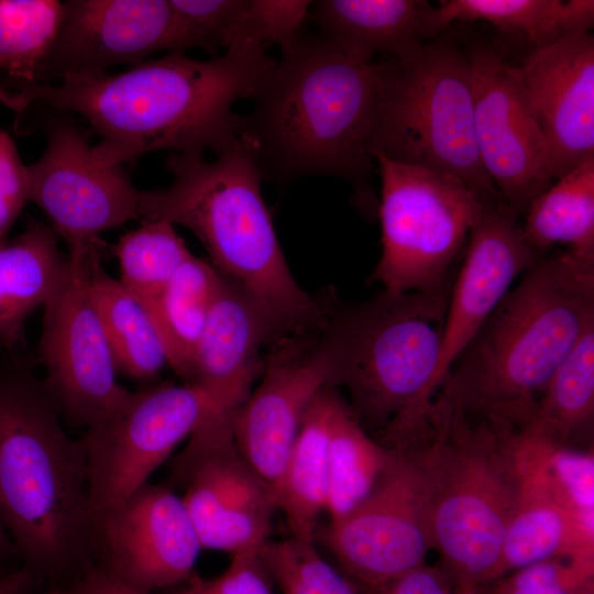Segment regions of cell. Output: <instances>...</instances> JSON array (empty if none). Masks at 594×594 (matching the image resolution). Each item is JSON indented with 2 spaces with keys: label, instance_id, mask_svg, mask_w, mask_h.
Segmentation results:
<instances>
[{
  "label": "cell",
  "instance_id": "1",
  "mask_svg": "<svg viewBox=\"0 0 594 594\" xmlns=\"http://www.w3.org/2000/svg\"><path fill=\"white\" fill-rule=\"evenodd\" d=\"M274 63L265 46L254 43L207 61L170 52L120 73L1 89L0 100L19 112L42 102L81 116L100 138L91 150L105 165L158 150L217 154L242 133L243 117L233 105L251 98Z\"/></svg>",
  "mask_w": 594,
  "mask_h": 594
},
{
  "label": "cell",
  "instance_id": "2",
  "mask_svg": "<svg viewBox=\"0 0 594 594\" xmlns=\"http://www.w3.org/2000/svg\"><path fill=\"white\" fill-rule=\"evenodd\" d=\"M243 117L263 179L288 185L305 176L348 182L361 208L374 216L370 138L382 62L352 55L305 34L280 50Z\"/></svg>",
  "mask_w": 594,
  "mask_h": 594
},
{
  "label": "cell",
  "instance_id": "3",
  "mask_svg": "<svg viewBox=\"0 0 594 594\" xmlns=\"http://www.w3.org/2000/svg\"><path fill=\"white\" fill-rule=\"evenodd\" d=\"M172 184L141 191L140 218L190 230L212 266L244 287L266 310L277 338L320 329L334 296L314 297L295 280L266 206L254 148L242 132L213 161L175 153L166 161Z\"/></svg>",
  "mask_w": 594,
  "mask_h": 594
},
{
  "label": "cell",
  "instance_id": "4",
  "mask_svg": "<svg viewBox=\"0 0 594 594\" xmlns=\"http://www.w3.org/2000/svg\"><path fill=\"white\" fill-rule=\"evenodd\" d=\"M400 448L415 458L432 548L454 588L502 579V544L529 448L527 430L472 414L440 387L427 420Z\"/></svg>",
  "mask_w": 594,
  "mask_h": 594
},
{
  "label": "cell",
  "instance_id": "5",
  "mask_svg": "<svg viewBox=\"0 0 594 594\" xmlns=\"http://www.w3.org/2000/svg\"><path fill=\"white\" fill-rule=\"evenodd\" d=\"M594 324V258L539 257L453 363L441 387L465 410L526 425L550 377Z\"/></svg>",
  "mask_w": 594,
  "mask_h": 594
},
{
  "label": "cell",
  "instance_id": "6",
  "mask_svg": "<svg viewBox=\"0 0 594 594\" xmlns=\"http://www.w3.org/2000/svg\"><path fill=\"white\" fill-rule=\"evenodd\" d=\"M59 414L43 382L0 377V520L28 562L47 572L92 542L85 449Z\"/></svg>",
  "mask_w": 594,
  "mask_h": 594
},
{
  "label": "cell",
  "instance_id": "7",
  "mask_svg": "<svg viewBox=\"0 0 594 594\" xmlns=\"http://www.w3.org/2000/svg\"><path fill=\"white\" fill-rule=\"evenodd\" d=\"M448 293L382 290L355 305L337 301L332 320L341 351L339 385L364 425L392 444L429 413L441 386Z\"/></svg>",
  "mask_w": 594,
  "mask_h": 594
},
{
  "label": "cell",
  "instance_id": "8",
  "mask_svg": "<svg viewBox=\"0 0 594 594\" xmlns=\"http://www.w3.org/2000/svg\"><path fill=\"white\" fill-rule=\"evenodd\" d=\"M370 152L452 175L484 201H503L476 146L469 57L450 43L428 41L382 62Z\"/></svg>",
  "mask_w": 594,
  "mask_h": 594
},
{
  "label": "cell",
  "instance_id": "9",
  "mask_svg": "<svg viewBox=\"0 0 594 594\" xmlns=\"http://www.w3.org/2000/svg\"><path fill=\"white\" fill-rule=\"evenodd\" d=\"M382 254L371 280L391 294L448 293L486 205L459 178L375 155ZM496 202V201H495Z\"/></svg>",
  "mask_w": 594,
  "mask_h": 594
},
{
  "label": "cell",
  "instance_id": "10",
  "mask_svg": "<svg viewBox=\"0 0 594 594\" xmlns=\"http://www.w3.org/2000/svg\"><path fill=\"white\" fill-rule=\"evenodd\" d=\"M97 244L70 249L65 271L44 304L38 343L44 385L73 422L90 428L118 413L132 393L117 380V366L90 294Z\"/></svg>",
  "mask_w": 594,
  "mask_h": 594
},
{
  "label": "cell",
  "instance_id": "11",
  "mask_svg": "<svg viewBox=\"0 0 594 594\" xmlns=\"http://www.w3.org/2000/svg\"><path fill=\"white\" fill-rule=\"evenodd\" d=\"M212 414H221L195 384H161L132 393L113 416L87 428L89 508L95 524L148 483L175 448Z\"/></svg>",
  "mask_w": 594,
  "mask_h": 594
},
{
  "label": "cell",
  "instance_id": "12",
  "mask_svg": "<svg viewBox=\"0 0 594 594\" xmlns=\"http://www.w3.org/2000/svg\"><path fill=\"white\" fill-rule=\"evenodd\" d=\"M173 475L202 549L260 551L277 509L272 487L243 457L232 418L212 414L189 436Z\"/></svg>",
  "mask_w": 594,
  "mask_h": 594
},
{
  "label": "cell",
  "instance_id": "13",
  "mask_svg": "<svg viewBox=\"0 0 594 594\" xmlns=\"http://www.w3.org/2000/svg\"><path fill=\"white\" fill-rule=\"evenodd\" d=\"M340 345L330 316L319 330L274 340L263 377L232 418L239 450L273 493L317 394L336 386Z\"/></svg>",
  "mask_w": 594,
  "mask_h": 594
},
{
  "label": "cell",
  "instance_id": "14",
  "mask_svg": "<svg viewBox=\"0 0 594 594\" xmlns=\"http://www.w3.org/2000/svg\"><path fill=\"white\" fill-rule=\"evenodd\" d=\"M371 492L330 522L328 543L345 574L365 590L425 564L432 548L424 484L409 449H389Z\"/></svg>",
  "mask_w": 594,
  "mask_h": 594
},
{
  "label": "cell",
  "instance_id": "15",
  "mask_svg": "<svg viewBox=\"0 0 594 594\" xmlns=\"http://www.w3.org/2000/svg\"><path fill=\"white\" fill-rule=\"evenodd\" d=\"M26 168L30 201L45 212L68 250L96 245L99 233L140 218L141 191L120 165L96 161L69 122L46 128L45 151Z\"/></svg>",
  "mask_w": 594,
  "mask_h": 594
},
{
  "label": "cell",
  "instance_id": "16",
  "mask_svg": "<svg viewBox=\"0 0 594 594\" xmlns=\"http://www.w3.org/2000/svg\"><path fill=\"white\" fill-rule=\"evenodd\" d=\"M468 57L482 166L503 201L522 217L553 180L544 138L516 67L485 46L472 48Z\"/></svg>",
  "mask_w": 594,
  "mask_h": 594
},
{
  "label": "cell",
  "instance_id": "17",
  "mask_svg": "<svg viewBox=\"0 0 594 594\" xmlns=\"http://www.w3.org/2000/svg\"><path fill=\"white\" fill-rule=\"evenodd\" d=\"M101 565L141 594L174 588L191 578L202 550L182 496L146 483L92 528Z\"/></svg>",
  "mask_w": 594,
  "mask_h": 594
},
{
  "label": "cell",
  "instance_id": "18",
  "mask_svg": "<svg viewBox=\"0 0 594 594\" xmlns=\"http://www.w3.org/2000/svg\"><path fill=\"white\" fill-rule=\"evenodd\" d=\"M37 85L188 50L170 0H69Z\"/></svg>",
  "mask_w": 594,
  "mask_h": 594
},
{
  "label": "cell",
  "instance_id": "19",
  "mask_svg": "<svg viewBox=\"0 0 594 594\" xmlns=\"http://www.w3.org/2000/svg\"><path fill=\"white\" fill-rule=\"evenodd\" d=\"M519 218L504 201L492 202L470 233L448 299L441 383L516 279L539 258L525 241Z\"/></svg>",
  "mask_w": 594,
  "mask_h": 594
},
{
  "label": "cell",
  "instance_id": "20",
  "mask_svg": "<svg viewBox=\"0 0 594 594\" xmlns=\"http://www.w3.org/2000/svg\"><path fill=\"white\" fill-rule=\"evenodd\" d=\"M516 69L558 179L594 157L593 34L532 50Z\"/></svg>",
  "mask_w": 594,
  "mask_h": 594
},
{
  "label": "cell",
  "instance_id": "21",
  "mask_svg": "<svg viewBox=\"0 0 594 594\" xmlns=\"http://www.w3.org/2000/svg\"><path fill=\"white\" fill-rule=\"evenodd\" d=\"M554 447L537 435L530 437L502 544L505 574L552 558L593 560L594 518L583 516L553 477Z\"/></svg>",
  "mask_w": 594,
  "mask_h": 594
},
{
  "label": "cell",
  "instance_id": "22",
  "mask_svg": "<svg viewBox=\"0 0 594 594\" xmlns=\"http://www.w3.org/2000/svg\"><path fill=\"white\" fill-rule=\"evenodd\" d=\"M276 337L275 326L261 304L239 283L222 275L188 384L202 388L221 414L233 417L263 372L262 349Z\"/></svg>",
  "mask_w": 594,
  "mask_h": 594
},
{
  "label": "cell",
  "instance_id": "23",
  "mask_svg": "<svg viewBox=\"0 0 594 594\" xmlns=\"http://www.w3.org/2000/svg\"><path fill=\"white\" fill-rule=\"evenodd\" d=\"M433 8L426 0H320L308 18L334 46L366 61L398 56L432 40Z\"/></svg>",
  "mask_w": 594,
  "mask_h": 594
},
{
  "label": "cell",
  "instance_id": "24",
  "mask_svg": "<svg viewBox=\"0 0 594 594\" xmlns=\"http://www.w3.org/2000/svg\"><path fill=\"white\" fill-rule=\"evenodd\" d=\"M67 255L51 226L31 221L0 244V343L12 349L29 316L43 307L59 282Z\"/></svg>",
  "mask_w": 594,
  "mask_h": 594
},
{
  "label": "cell",
  "instance_id": "25",
  "mask_svg": "<svg viewBox=\"0 0 594 594\" xmlns=\"http://www.w3.org/2000/svg\"><path fill=\"white\" fill-rule=\"evenodd\" d=\"M338 396L334 386L317 394L274 490L294 538L315 541L319 517L326 513L329 430Z\"/></svg>",
  "mask_w": 594,
  "mask_h": 594
},
{
  "label": "cell",
  "instance_id": "26",
  "mask_svg": "<svg viewBox=\"0 0 594 594\" xmlns=\"http://www.w3.org/2000/svg\"><path fill=\"white\" fill-rule=\"evenodd\" d=\"M482 21L519 35L532 50L586 33L594 24L593 0H446L432 11L438 34L452 22Z\"/></svg>",
  "mask_w": 594,
  "mask_h": 594
},
{
  "label": "cell",
  "instance_id": "27",
  "mask_svg": "<svg viewBox=\"0 0 594 594\" xmlns=\"http://www.w3.org/2000/svg\"><path fill=\"white\" fill-rule=\"evenodd\" d=\"M89 287L117 371L139 381L157 377L168 360L154 322L146 308L102 268L98 253L91 261Z\"/></svg>",
  "mask_w": 594,
  "mask_h": 594
},
{
  "label": "cell",
  "instance_id": "28",
  "mask_svg": "<svg viewBox=\"0 0 594 594\" xmlns=\"http://www.w3.org/2000/svg\"><path fill=\"white\" fill-rule=\"evenodd\" d=\"M222 275L191 255L148 310L166 351L168 365L189 383L196 351Z\"/></svg>",
  "mask_w": 594,
  "mask_h": 594
},
{
  "label": "cell",
  "instance_id": "29",
  "mask_svg": "<svg viewBox=\"0 0 594 594\" xmlns=\"http://www.w3.org/2000/svg\"><path fill=\"white\" fill-rule=\"evenodd\" d=\"M556 180L524 213L525 241L537 257L563 245L564 251L594 258V157Z\"/></svg>",
  "mask_w": 594,
  "mask_h": 594
},
{
  "label": "cell",
  "instance_id": "30",
  "mask_svg": "<svg viewBox=\"0 0 594 594\" xmlns=\"http://www.w3.org/2000/svg\"><path fill=\"white\" fill-rule=\"evenodd\" d=\"M594 421V324L547 383L528 426L557 446L587 439Z\"/></svg>",
  "mask_w": 594,
  "mask_h": 594
},
{
  "label": "cell",
  "instance_id": "31",
  "mask_svg": "<svg viewBox=\"0 0 594 594\" xmlns=\"http://www.w3.org/2000/svg\"><path fill=\"white\" fill-rule=\"evenodd\" d=\"M391 450L372 438L339 395L331 416L328 444L326 513L333 522L371 492L384 471Z\"/></svg>",
  "mask_w": 594,
  "mask_h": 594
},
{
  "label": "cell",
  "instance_id": "32",
  "mask_svg": "<svg viewBox=\"0 0 594 594\" xmlns=\"http://www.w3.org/2000/svg\"><path fill=\"white\" fill-rule=\"evenodd\" d=\"M64 10L56 0H0V89L40 82Z\"/></svg>",
  "mask_w": 594,
  "mask_h": 594
},
{
  "label": "cell",
  "instance_id": "33",
  "mask_svg": "<svg viewBox=\"0 0 594 594\" xmlns=\"http://www.w3.org/2000/svg\"><path fill=\"white\" fill-rule=\"evenodd\" d=\"M114 252L120 283L147 311L193 255L172 223L156 220H142L119 239Z\"/></svg>",
  "mask_w": 594,
  "mask_h": 594
},
{
  "label": "cell",
  "instance_id": "34",
  "mask_svg": "<svg viewBox=\"0 0 594 594\" xmlns=\"http://www.w3.org/2000/svg\"><path fill=\"white\" fill-rule=\"evenodd\" d=\"M260 553L282 594H359L358 584L326 561L315 541L268 540Z\"/></svg>",
  "mask_w": 594,
  "mask_h": 594
},
{
  "label": "cell",
  "instance_id": "35",
  "mask_svg": "<svg viewBox=\"0 0 594 594\" xmlns=\"http://www.w3.org/2000/svg\"><path fill=\"white\" fill-rule=\"evenodd\" d=\"M311 4L312 1L305 0H242L238 45L286 47L301 33Z\"/></svg>",
  "mask_w": 594,
  "mask_h": 594
},
{
  "label": "cell",
  "instance_id": "36",
  "mask_svg": "<svg viewBox=\"0 0 594 594\" xmlns=\"http://www.w3.org/2000/svg\"><path fill=\"white\" fill-rule=\"evenodd\" d=\"M185 33L188 50L215 55L238 45L242 0H170Z\"/></svg>",
  "mask_w": 594,
  "mask_h": 594
},
{
  "label": "cell",
  "instance_id": "37",
  "mask_svg": "<svg viewBox=\"0 0 594 594\" xmlns=\"http://www.w3.org/2000/svg\"><path fill=\"white\" fill-rule=\"evenodd\" d=\"M594 561L552 558L499 579L491 594H578L593 586Z\"/></svg>",
  "mask_w": 594,
  "mask_h": 594
},
{
  "label": "cell",
  "instance_id": "38",
  "mask_svg": "<svg viewBox=\"0 0 594 594\" xmlns=\"http://www.w3.org/2000/svg\"><path fill=\"white\" fill-rule=\"evenodd\" d=\"M273 584L260 551H252L231 556L230 564L215 578L194 573L168 594H274Z\"/></svg>",
  "mask_w": 594,
  "mask_h": 594
},
{
  "label": "cell",
  "instance_id": "39",
  "mask_svg": "<svg viewBox=\"0 0 594 594\" xmlns=\"http://www.w3.org/2000/svg\"><path fill=\"white\" fill-rule=\"evenodd\" d=\"M550 469L557 483L574 507L585 517L594 518V457L592 450L556 446L550 455Z\"/></svg>",
  "mask_w": 594,
  "mask_h": 594
},
{
  "label": "cell",
  "instance_id": "40",
  "mask_svg": "<svg viewBox=\"0 0 594 594\" xmlns=\"http://www.w3.org/2000/svg\"><path fill=\"white\" fill-rule=\"evenodd\" d=\"M30 201L29 177L12 139L0 130V244Z\"/></svg>",
  "mask_w": 594,
  "mask_h": 594
},
{
  "label": "cell",
  "instance_id": "41",
  "mask_svg": "<svg viewBox=\"0 0 594 594\" xmlns=\"http://www.w3.org/2000/svg\"><path fill=\"white\" fill-rule=\"evenodd\" d=\"M366 594H454L453 584L440 569L422 564Z\"/></svg>",
  "mask_w": 594,
  "mask_h": 594
},
{
  "label": "cell",
  "instance_id": "42",
  "mask_svg": "<svg viewBox=\"0 0 594 594\" xmlns=\"http://www.w3.org/2000/svg\"><path fill=\"white\" fill-rule=\"evenodd\" d=\"M48 594H141L127 586L102 566L89 569L69 587Z\"/></svg>",
  "mask_w": 594,
  "mask_h": 594
},
{
  "label": "cell",
  "instance_id": "43",
  "mask_svg": "<svg viewBox=\"0 0 594 594\" xmlns=\"http://www.w3.org/2000/svg\"><path fill=\"white\" fill-rule=\"evenodd\" d=\"M34 582L29 569H22L0 576V594H28Z\"/></svg>",
  "mask_w": 594,
  "mask_h": 594
},
{
  "label": "cell",
  "instance_id": "44",
  "mask_svg": "<svg viewBox=\"0 0 594 594\" xmlns=\"http://www.w3.org/2000/svg\"><path fill=\"white\" fill-rule=\"evenodd\" d=\"M11 540L0 520V554L6 553L9 549H11Z\"/></svg>",
  "mask_w": 594,
  "mask_h": 594
},
{
  "label": "cell",
  "instance_id": "45",
  "mask_svg": "<svg viewBox=\"0 0 594 594\" xmlns=\"http://www.w3.org/2000/svg\"><path fill=\"white\" fill-rule=\"evenodd\" d=\"M454 594H491V592L484 591V587H479V588H458V590H454Z\"/></svg>",
  "mask_w": 594,
  "mask_h": 594
},
{
  "label": "cell",
  "instance_id": "46",
  "mask_svg": "<svg viewBox=\"0 0 594 594\" xmlns=\"http://www.w3.org/2000/svg\"><path fill=\"white\" fill-rule=\"evenodd\" d=\"M578 594H594V585L581 591Z\"/></svg>",
  "mask_w": 594,
  "mask_h": 594
}]
</instances>
